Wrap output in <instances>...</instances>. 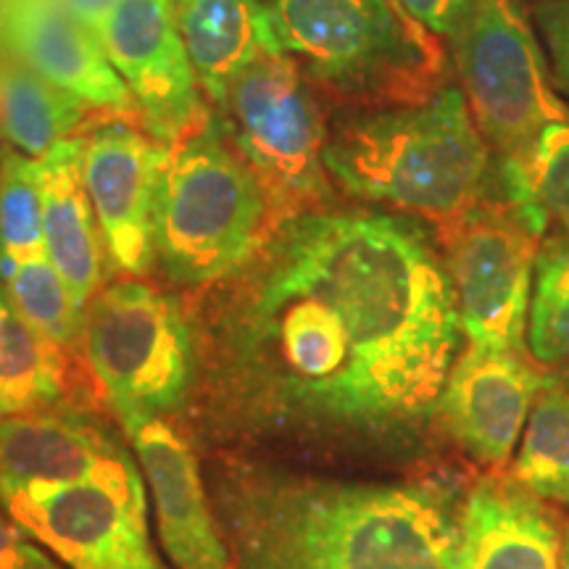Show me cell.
<instances>
[{
  "label": "cell",
  "instance_id": "8fae6325",
  "mask_svg": "<svg viewBox=\"0 0 569 569\" xmlns=\"http://www.w3.org/2000/svg\"><path fill=\"white\" fill-rule=\"evenodd\" d=\"M98 38L138 103L142 130L174 142L203 124V92L184 51L174 0H117Z\"/></svg>",
  "mask_w": 569,
  "mask_h": 569
},
{
  "label": "cell",
  "instance_id": "5bb4252c",
  "mask_svg": "<svg viewBox=\"0 0 569 569\" xmlns=\"http://www.w3.org/2000/svg\"><path fill=\"white\" fill-rule=\"evenodd\" d=\"M546 375L522 351L469 346L438 398L446 432L480 465L503 467L515 453Z\"/></svg>",
  "mask_w": 569,
  "mask_h": 569
},
{
  "label": "cell",
  "instance_id": "d4e9b609",
  "mask_svg": "<svg viewBox=\"0 0 569 569\" xmlns=\"http://www.w3.org/2000/svg\"><path fill=\"white\" fill-rule=\"evenodd\" d=\"M6 293L27 325L56 348H67L80 338L84 306L48 256L19 261L0 274Z\"/></svg>",
  "mask_w": 569,
  "mask_h": 569
},
{
  "label": "cell",
  "instance_id": "8992f818",
  "mask_svg": "<svg viewBox=\"0 0 569 569\" xmlns=\"http://www.w3.org/2000/svg\"><path fill=\"white\" fill-rule=\"evenodd\" d=\"M82 351L117 417H163L188 401L196 380L190 327L169 296L124 277L90 298Z\"/></svg>",
  "mask_w": 569,
  "mask_h": 569
},
{
  "label": "cell",
  "instance_id": "4316f807",
  "mask_svg": "<svg viewBox=\"0 0 569 569\" xmlns=\"http://www.w3.org/2000/svg\"><path fill=\"white\" fill-rule=\"evenodd\" d=\"M532 24L543 42L553 84L569 98V3L567 0H540L530 11Z\"/></svg>",
  "mask_w": 569,
  "mask_h": 569
},
{
  "label": "cell",
  "instance_id": "9c48e42d",
  "mask_svg": "<svg viewBox=\"0 0 569 569\" xmlns=\"http://www.w3.org/2000/svg\"><path fill=\"white\" fill-rule=\"evenodd\" d=\"M546 234L509 203L482 201L440 227L443 261L469 346L522 351L536 261Z\"/></svg>",
  "mask_w": 569,
  "mask_h": 569
},
{
  "label": "cell",
  "instance_id": "9a60e30c",
  "mask_svg": "<svg viewBox=\"0 0 569 569\" xmlns=\"http://www.w3.org/2000/svg\"><path fill=\"white\" fill-rule=\"evenodd\" d=\"M151 490L159 536L177 569H230V551L206 498L193 448L153 415L119 417Z\"/></svg>",
  "mask_w": 569,
  "mask_h": 569
},
{
  "label": "cell",
  "instance_id": "5b68a950",
  "mask_svg": "<svg viewBox=\"0 0 569 569\" xmlns=\"http://www.w3.org/2000/svg\"><path fill=\"white\" fill-rule=\"evenodd\" d=\"M280 51L311 82L367 103H411L440 90V40L396 0H269Z\"/></svg>",
  "mask_w": 569,
  "mask_h": 569
},
{
  "label": "cell",
  "instance_id": "e0dca14e",
  "mask_svg": "<svg viewBox=\"0 0 569 569\" xmlns=\"http://www.w3.org/2000/svg\"><path fill=\"white\" fill-rule=\"evenodd\" d=\"M565 530L538 496L482 478L459 515L457 569H561Z\"/></svg>",
  "mask_w": 569,
  "mask_h": 569
},
{
  "label": "cell",
  "instance_id": "52a82bcc",
  "mask_svg": "<svg viewBox=\"0 0 569 569\" xmlns=\"http://www.w3.org/2000/svg\"><path fill=\"white\" fill-rule=\"evenodd\" d=\"M451 46L469 111L501 156L569 119L540 34L517 0H475Z\"/></svg>",
  "mask_w": 569,
  "mask_h": 569
},
{
  "label": "cell",
  "instance_id": "d6986e66",
  "mask_svg": "<svg viewBox=\"0 0 569 569\" xmlns=\"http://www.w3.org/2000/svg\"><path fill=\"white\" fill-rule=\"evenodd\" d=\"M46 256L80 306L101 290L106 246L82 182V134L61 140L40 159Z\"/></svg>",
  "mask_w": 569,
  "mask_h": 569
},
{
  "label": "cell",
  "instance_id": "277c9868",
  "mask_svg": "<svg viewBox=\"0 0 569 569\" xmlns=\"http://www.w3.org/2000/svg\"><path fill=\"white\" fill-rule=\"evenodd\" d=\"M272 196L209 124L169 142L153 203L156 261L180 288L240 274L272 238Z\"/></svg>",
  "mask_w": 569,
  "mask_h": 569
},
{
  "label": "cell",
  "instance_id": "4dcf8cb0",
  "mask_svg": "<svg viewBox=\"0 0 569 569\" xmlns=\"http://www.w3.org/2000/svg\"><path fill=\"white\" fill-rule=\"evenodd\" d=\"M561 569H569V528L565 530V551H561Z\"/></svg>",
  "mask_w": 569,
  "mask_h": 569
},
{
  "label": "cell",
  "instance_id": "f1b7e54d",
  "mask_svg": "<svg viewBox=\"0 0 569 569\" xmlns=\"http://www.w3.org/2000/svg\"><path fill=\"white\" fill-rule=\"evenodd\" d=\"M432 38L451 42L475 0H396Z\"/></svg>",
  "mask_w": 569,
  "mask_h": 569
},
{
  "label": "cell",
  "instance_id": "ac0fdd59",
  "mask_svg": "<svg viewBox=\"0 0 569 569\" xmlns=\"http://www.w3.org/2000/svg\"><path fill=\"white\" fill-rule=\"evenodd\" d=\"M174 9L198 88L217 109L243 71L282 53L267 0H174Z\"/></svg>",
  "mask_w": 569,
  "mask_h": 569
},
{
  "label": "cell",
  "instance_id": "7a4b0ae2",
  "mask_svg": "<svg viewBox=\"0 0 569 569\" xmlns=\"http://www.w3.org/2000/svg\"><path fill=\"white\" fill-rule=\"evenodd\" d=\"M217 498L240 569H457L459 522L427 488L232 469Z\"/></svg>",
  "mask_w": 569,
  "mask_h": 569
},
{
  "label": "cell",
  "instance_id": "f546056e",
  "mask_svg": "<svg viewBox=\"0 0 569 569\" xmlns=\"http://www.w3.org/2000/svg\"><path fill=\"white\" fill-rule=\"evenodd\" d=\"M56 3L67 9L74 19H80L88 30L101 34L103 21L117 6V0H56Z\"/></svg>",
  "mask_w": 569,
  "mask_h": 569
},
{
  "label": "cell",
  "instance_id": "7c38bea8",
  "mask_svg": "<svg viewBox=\"0 0 569 569\" xmlns=\"http://www.w3.org/2000/svg\"><path fill=\"white\" fill-rule=\"evenodd\" d=\"M169 142L113 117L82 134V182L111 264L127 277H142L156 259V182Z\"/></svg>",
  "mask_w": 569,
  "mask_h": 569
},
{
  "label": "cell",
  "instance_id": "ffe728a7",
  "mask_svg": "<svg viewBox=\"0 0 569 569\" xmlns=\"http://www.w3.org/2000/svg\"><path fill=\"white\" fill-rule=\"evenodd\" d=\"M92 109L69 96L17 56H0V140L13 151L42 159L61 140L80 138Z\"/></svg>",
  "mask_w": 569,
  "mask_h": 569
},
{
  "label": "cell",
  "instance_id": "83f0119b",
  "mask_svg": "<svg viewBox=\"0 0 569 569\" xmlns=\"http://www.w3.org/2000/svg\"><path fill=\"white\" fill-rule=\"evenodd\" d=\"M0 569H69L0 507Z\"/></svg>",
  "mask_w": 569,
  "mask_h": 569
},
{
  "label": "cell",
  "instance_id": "603a6c76",
  "mask_svg": "<svg viewBox=\"0 0 569 569\" xmlns=\"http://www.w3.org/2000/svg\"><path fill=\"white\" fill-rule=\"evenodd\" d=\"M511 480L540 501L569 507V388L546 377L511 465Z\"/></svg>",
  "mask_w": 569,
  "mask_h": 569
},
{
  "label": "cell",
  "instance_id": "30bf717a",
  "mask_svg": "<svg viewBox=\"0 0 569 569\" xmlns=\"http://www.w3.org/2000/svg\"><path fill=\"white\" fill-rule=\"evenodd\" d=\"M0 507L69 569H167L148 532L146 480L9 488Z\"/></svg>",
  "mask_w": 569,
  "mask_h": 569
},
{
  "label": "cell",
  "instance_id": "7402d4cb",
  "mask_svg": "<svg viewBox=\"0 0 569 569\" xmlns=\"http://www.w3.org/2000/svg\"><path fill=\"white\" fill-rule=\"evenodd\" d=\"M63 386L61 348L21 319L0 282V419L51 407Z\"/></svg>",
  "mask_w": 569,
  "mask_h": 569
},
{
  "label": "cell",
  "instance_id": "2e32d148",
  "mask_svg": "<svg viewBox=\"0 0 569 569\" xmlns=\"http://www.w3.org/2000/svg\"><path fill=\"white\" fill-rule=\"evenodd\" d=\"M0 34L42 80L80 98L92 111L140 122L138 103L101 38L56 0H0Z\"/></svg>",
  "mask_w": 569,
  "mask_h": 569
},
{
  "label": "cell",
  "instance_id": "484cf974",
  "mask_svg": "<svg viewBox=\"0 0 569 569\" xmlns=\"http://www.w3.org/2000/svg\"><path fill=\"white\" fill-rule=\"evenodd\" d=\"M46 256L40 159L0 146V274Z\"/></svg>",
  "mask_w": 569,
  "mask_h": 569
},
{
  "label": "cell",
  "instance_id": "6da1fadb",
  "mask_svg": "<svg viewBox=\"0 0 569 569\" xmlns=\"http://www.w3.org/2000/svg\"><path fill=\"white\" fill-rule=\"evenodd\" d=\"M461 336L446 261L415 222L298 213L219 315L213 401L256 436L396 440L436 415Z\"/></svg>",
  "mask_w": 569,
  "mask_h": 569
},
{
  "label": "cell",
  "instance_id": "44dd1931",
  "mask_svg": "<svg viewBox=\"0 0 569 569\" xmlns=\"http://www.w3.org/2000/svg\"><path fill=\"white\" fill-rule=\"evenodd\" d=\"M503 198L540 232L569 227V119L543 127L522 151L501 156Z\"/></svg>",
  "mask_w": 569,
  "mask_h": 569
},
{
  "label": "cell",
  "instance_id": "ba28073f",
  "mask_svg": "<svg viewBox=\"0 0 569 569\" xmlns=\"http://www.w3.org/2000/svg\"><path fill=\"white\" fill-rule=\"evenodd\" d=\"M219 111L227 140L259 174L272 203H315L327 193V130L309 77L290 56L256 61Z\"/></svg>",
  "mask_w": 569,
  "mask_h": 569
},
{
  "label": "cell",
  "instance_id": "3957f363",
  "mask_svg": "<svg viewBox=\"0 0 569 569\" xmlns=\"http://www.w3.org/2000/svg\"><path fill=\"white\" fill-rule=\"evenodd\" d=\"M325 169L361 201L453 224L486 201L490 142L461 88L359 113L327 138Z\"/></svg>",
  "mask_w": 569,
  "mask_h": 569
},
{
  "label": "cell",
  "instance_id": "4fadbf2b",
  "mask_svg": "<svg viewBox=\"0 0 569 569\" xmlns=\"http://www.w3.org/2000/svg\"><path fill=\"white\" fill-rule=\"evenodd\" d=\"M138 480L140 469L117 432L69 403L0 419V490Z\"/></svg>",
  "mask_w": 569,
  "mask_h": 569
},
{
  "label": "cell",
  "instance_id": "cb8c5ba5",
  "mask_svg": "<svg viewBox=\"0 0 569 569\" xmlns=\"http://www.w3.org/2000/svg\"><path fill=\"white\" fill-rule=\"evenodd\" d=\"M528 348L538 365H569V227L540 243L528 315Z\"/></svg>",
  "mask_w": 569,
  "mask_h": 569
},
{
  "label": "cell",
  "instance_id": "1f68e13d",
  "mask_svg": "<svg viewBox=\"0 0 569 569\" xmlns=\"http://www.w3.org/2000/svg\"><path fill=\"white\" fill-rule=\"evenodd\" d=\"M567 3H569V0H567Z\"/></svg>",
  "mask_w": 569,
  "mask_h": 569
}]
</instances>
